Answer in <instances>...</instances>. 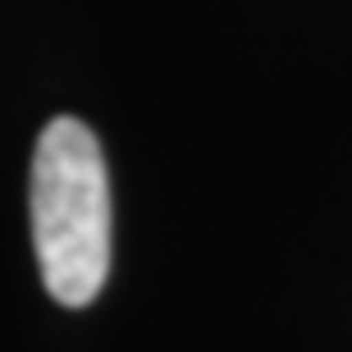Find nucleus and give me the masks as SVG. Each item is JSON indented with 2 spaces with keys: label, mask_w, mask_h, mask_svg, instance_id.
<instances>
[{
  "label": "nucleus",
  "mask_w": 352,
  "mask_h": 352,
  "mask_svg": "<svg viewBox=\"0 0 352 352\" xmlns=\"http://www.w3.org/2000/svg\"><path fill=\"white\" fill-rule=\"evenodd\" d=\"M28 210L46 293L60 307H87L110 274V174L82 119L60 115L41 129Z\"/></svg>",
  "instance_id": "nucleus-1"
}]
</instances>
